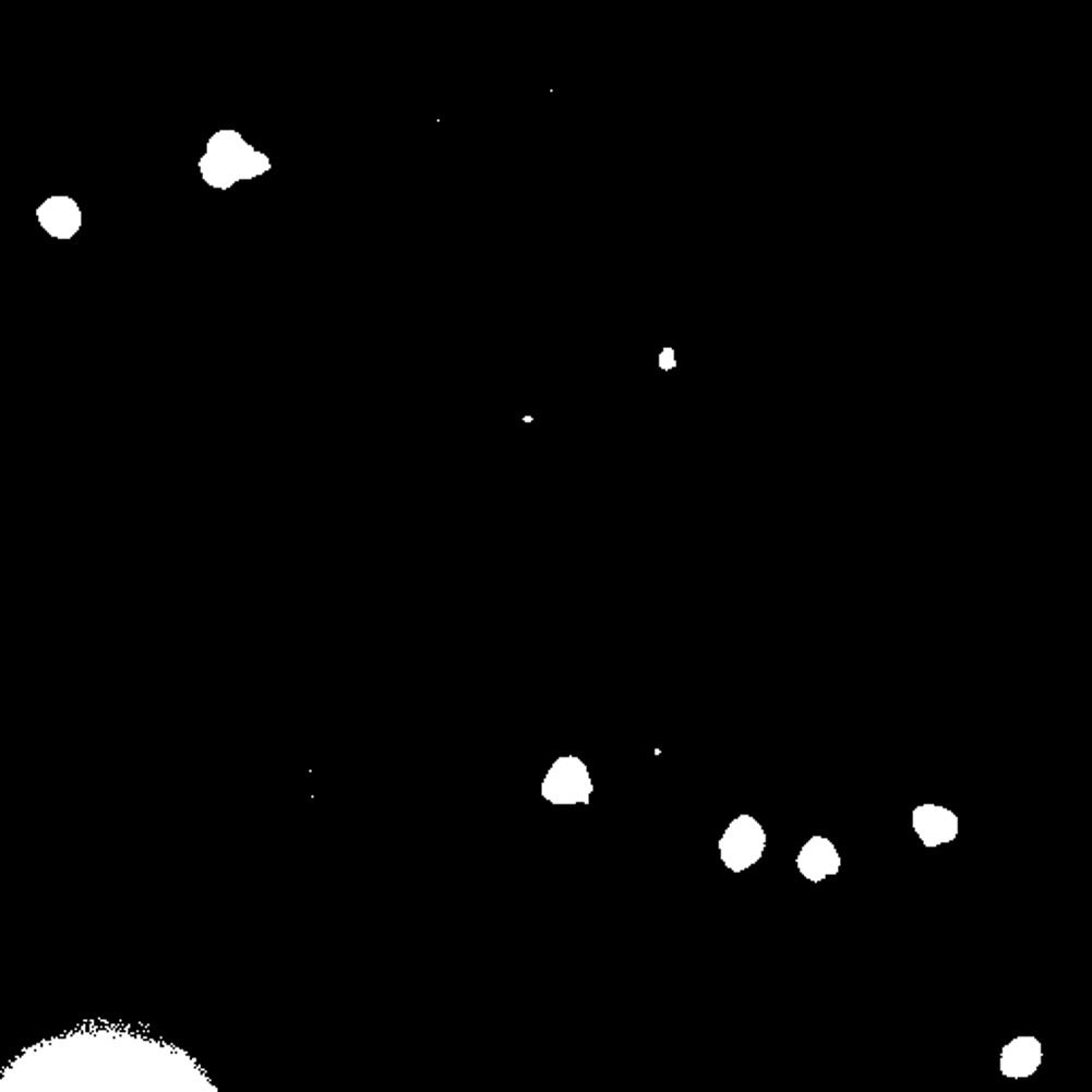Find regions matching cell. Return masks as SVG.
Here are the masks:
<instances>
[{"mask_svg": "<svg viewBox=\"0 0 1092 1092\" xmlns=\"http://www.w3.org/2000/svg\"><path fill=\"white\" fill-rule=\"evenodd\" d=\"M766 850V832L752 815H739L719 839V855L725 868L743 873L760 862Z\"/></svg>", "mask_w": 1092, "mask_h": 1092, "instance_id": "6da1fadb", "label": "cell"}, {"mask_svg": "<svg viewBox=\"0 0 1092 1092\" xmlns=\"http://www.w3.org/2000/svg\"><path fill=\"white\" fill-rule=\"evenodd\" d=\"M540 792L542 799L553 805H587L593 794V783L585 761L566 756L553 761Z\"/></svg>", "mask_w": 1092, "mask_h": 1092, "instance_id": "7a4b0ae2", "label": "cell"}, {"mask_svg": "<svg viewBox=\"0 0 1092 1092\" xmlns=\"http://www.w3.org/2000/svg\"><path fill=\"white\" fill-rule=\"evenodd\" d=\"M913 830L926 848H939L958 837V817L950 808L920 805L913 811Z\"/></svg>", "mask_w": 1092, "mask_h": 1092, "instance_id": "3957f363", "label": "cell"}, {"mask_svg": "<svg viewBox=\"0 0 1092 1092\" xmlns=\"http://www.w3.org/2000/svg\"><path fill=\"white\" fill-rule=\"evenodd\" d=\"M796 866L805 879L819 884L841 871V855L826 837H811L796 857Z\"/></svg>", "mask_w": 1092, "mask_h": 1092, "instance_id": "277c9868", "label": "cell"}, {"mask_svg": "<svg viewBox=\"0 0 1092 1092\" xmlns=\"http://www.w3.org/2000/svg\"><path fill=\"white\" fill-rule=\"evenodd\" d=\"M1042 1058H1044V1049L1035 1037H1031V1035L1016 1037L1000 1052V1073L1007 1078H1013V1080L1031 1078L1040 1069Z\"/></svg>", "mask_w": 1092, "mask_h": 1092, "instance_id": "5b68a950", "label": "cell"}, {"mask_svg": "<svg viewBox=\"0 0 1092 1092\" xmlns=\"http://www.w3.org/2000/svg\"><path fill=\"white\" fill-rule=\"evenodd\" d=\"M39 220L49 236L60 239L73 238L82 225L77 205L71 199H49L39 209Z\"/></svg>", "mask_w": 1092, "mask_h": 1092, "instance_id": "8992f818", "label": "cell"}, {"mask_svg": "<svg viewBox=\"0 0 1092 1092\" xmlns=\"http://www.w3.org/2000/svg\"><path fill=\"white\" fill-rule=\"evenodd\" d=\"M660 363H662V368H664V370L674 368V352H672V350H664V355H662Z\"/></svg>", "mask_w": 1092, "mask_h": 1092, "instance_id": "52a82bcc", "label": "cell"}]
</instances>
